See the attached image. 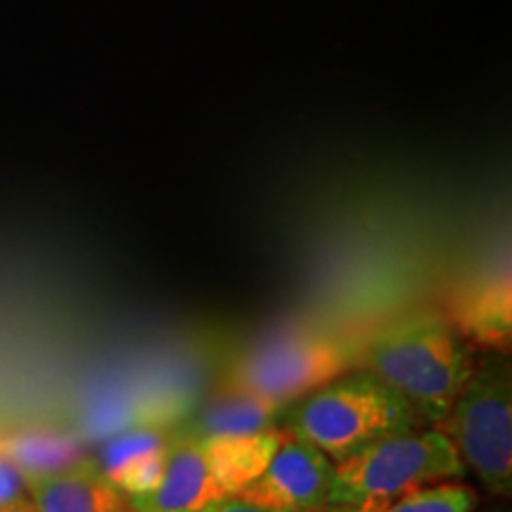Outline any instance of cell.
Masks as SVG:
<instances>
[{"label": "cell", "mask_w": 512, "mask_h": 512, "mask_svg": "<svg viewBox=\"0 0 512 512\" xmlns=\"http://www.w3.org/2000/svg\"><path fill=\"white\" fill-rule=\"evenodd\" d=\"M126 498L140 512H195L226 496L221 494L219 484L211 475L202 441L181 437L169 444L159 482L145 494Z\"/></svg>", "instance_id": "8"}, {"label": "cell", "mask_w": 512, "mask_h": 512, "mask_svg": "<svg viewBox=\"0 0 512 512\" xmlns=\"http://www.w3.org/2000/svg\"><path fill=\"white\" fill-rule=\"evenodd\" d=\"M22 496H27L22 470L12 458L0 456V508L15 503Z\"/></svg>", "instance_id": "14"}, {"label": "cell", "mask_w": 512, "mask_h": 512, "mask_svg": "<svg viewBox=\"0 0 512 512\" xmlns=\"http://www.w3.org/2000/svg\"><path fill=\"white\" fill-rule=\"evenodd\" d=\"M508 240L460 280L448 302V320L472 347L508 354L512 342V283Z\"/></svg>", "instance_id": "6"}, {"label": "cell", "mask_w": 512, "mask_h": 512, "mask_svg": "<svg viewBox=\"0 0 512 512\" xmlns=\"http://www.w3.org/2000/svg\"><path fill=\"white\" fill-rule=\"evenodd\" d=\"M283 408L261 399L245 389L233 387L230 392L216 396L202 408L197 420L192 422L190 437H238V434H254L278 425Z\"/></svg>", "instance_id": "12"}, {"label": "cell", "mask_w": 512, "mask_h": 512, "mask_svg": "<svg viewBox=\"0 0 512 512\" xmlns=\"http://www.w3.org/2000/svg\"><path fill=\"white\" fill-rule=\"evenodd\" d=\"M0 512H36V508H34V503L29 501V496H22V498H17L15 503L0 508Z\"/></svg>", "instance_id": "17"}, {"label": "cell", "mask_w": 512, "mask_h": 512, "mask_svg": "<svg viewBox=\"0 0 512 512\" xmlns=\"http://www.w3.org/2000/svg\"><path fill=\"white\" fill-rule=\"evenodd\" d=\"M439 430L467 470L494 496L512 494V368L508 354L486 351Z\"/></svg>", "instance_id": "4"}, {"label": "cell", "mask_w": 512, "mask_h": 512, "mask_svg": "<svg viewBox=\"0 0 512 512\" xmlns=\"http://www.w3.org/2000/svg\"><path fill=\"white\" fill-rule=\"evenodd\" d=\"M169 444L171 441L157 430L121 434L102 448L98 460L102 477L126 496L145 494L162 477Z\"/></svg>", "instance_id": "10"}, {"label": "cell", "mask_w": 512, "mask_h": 512, "mask_svg": "<svg viewBox=\"0 0 512 512\" xmlns=\"http://www.w3.org/2000/svg\"><path fill=\"white\" fill-rule=\"evenodd\" d=\"M287 432L280 425L238 437L200 439L223 496H238L266 470Z\"/></svg>", "instance_id": "9"}, {"label": "cell", "mask_w": 512, "mask_h": 512, "mask_svg": "<svg viewBox=\"0 0 512 512\" xmlns=\"http://www.w3.org/2000/svg\"><path fill=\"white\" fill-rule=\"evenodd\" d=\"M358 342L332 332H290L252 351L235 368L233 387L285 408L349 373L361 361Z\"/></svg>", "instance_id": "5"}, {"label": "cell", "mask_w": 512, "mask_h": 512, "mask_svg": "<svg viewBox=\"0 0 512 512\" xmlns=\"http://www.w3.org/2000/svg\"><path fill=\"white\" fill-rule=\"evenodd\" d=\"M195 512H280V510H271V508H264V505L242 501L238 496H226V498H219V501L207 503L204 508Z\"/></svg>", "instance_id": "16"}, {"label": "cell", "mask_w": 512, "mask_h": 512, "mask_svg": "<svg viewBox=\"0 0 512 512\" xmlns=\"http://www.w3.org/2000/svg\"><path fill=\"white\" fill-rule=\"evenodd\" d=\"M98 512H140L136 505L121 494L117 486H112L105 477L98 484Z\"/></svg>", "instance_id": "15"}, {"label": "cell", "mask_w": 512, "mask_h": 512, "mask_svg": "<svg viewBox=\"0 0 512 512\" xmlns=\"http://www.w3.org/2000/svg\"><path fill=\"white\" fill-rule=\"evenodd\" d=\"M479 508V494L475 486L458 482L425 484L418 489L358 512H475Z\"/></svg>", "instance_id": "13"}, {"label": "cell", "mask_w": 512, "mask_h": 512, "mask_svg": "<svg viewBox=\"0 0 512 512\" xmlns=\"http://www.w3.org/2000/svg\"><path fill=\"white\" fill-rule=\"evenodd\" d=\"M100 477L95 460H72L57 470L24 475V486L36 512H98Z\"/></svg>", "instance_id": "11"}, {"label": "cell", "mask_w": 512, "mask_h": 512, "mask_svg": "<svg viewBox=\"0 0 512 512\" xmlns=\"http://www.w3.org/2000/svg\"><path fill=\"white\" fill-rule=\"evenodd\" d=\"M366 370L399 392L418 418L437 427L475 370L472 347L444 313L420 311L382 328L363 347Z\"/></svg>", "instance_id": "1"}, {"label": "cell", "mask_w": 512, "mask_h": 512, "mask_svg": "<svg viewBox=\"0 0 512 512\" xmlns=\"http://www.w3.org/2000/svg\"><path fill=\"white\" fill-rule=\"evenodd\" d=\"M278 422L287 434L309 441L332 463H342L375 441L422 427L408 401L370 370H349L313 389L285 406Z\"/></svg>", "instance_id": "2"}, {"label": "cell", "mask_w": 512, "mask_h": 512, "mask_svg": "<svg viewBox=\"0 0 512 512\" xmlns=\"http://www.w3.org/2000/svg\"><path fill=\"white\" fill-rule=\"evenodd\" d=\"M335 463L309 441L287 434L271 463L238 498L280 512H325Z\"/></svg>", "instance_id": "7"}, {"label": "cell", "mask_w": 512, "mask_h": 512, "mask_svg": "<svg viewBox=\"0 0 512 512\" xmlns=\"http://www.w3.org/2000/svg\"><path fill=\"white\" fill-rule=\"evenodd\" d=\"M467 475L453 441L439 427L380 439L335 463L325 512L375 508L425 484L453 482Z\"/></svg>", "instance_id": "3"}]
</instances>
